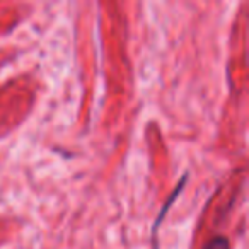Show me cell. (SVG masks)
<instances>
[{"label":"cell","mask_w":249,"mask_h":249,"mask_svg":"<svg viewBox=\"0 0 249 249\" xmlns=\"http://www.w3.org/2000/svg\"><path fill=\"white\" fill-rule=\"evenodd\" d=\"M203 249H231V246H229L227 239L222 237V235H217V237L210 239Z\"/></svg>","instance_id":"6da1fadb"}]
</instances>
